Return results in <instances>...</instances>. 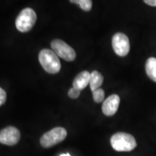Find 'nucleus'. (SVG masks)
<instances>
[{
  "label": "nucleus",
  "instance_id": "1",
  "mask_svg": "<svg viewBox=\"0 0 156 156\" xmlns=\"http://www.w3.org/2000/svg\"><path fill=\"white\" fill-rule=\"evenodd\" d=\"M38 60L46 73L56 74L61 69V63L58 56L52 50L47 48L42 49L39 53Z\"/></svg>",
  "mask_w": 156,
  "mask_h": 156
},
{
  "label": "nucleus",
  "instance_id": "2",
  "mask_svg": "<svg viewBox=\"0 0 156 156\" xmlns=\"http://www.w3.org/2000/svg\"><path fill=\"white\" fill-rule=\"evenodd\" d=\"M111 145L118 152H129L136 146V142L131 134L125 132H118L111 138Z\"/></svg>",
  "mask_w": 156,
  "mask_h": 156
},
{
  "label": "nucleus",
  "instance_id": "3",
  "mask_svg": "<svg viewBox=\"0 0 156 156\" xmlns=\"http://www.w3.org/2000/svg\"><path fill=\"white\" fill-rule=\"evenodd\" d=\"M37 15L36 12L31 8H25L20 12L15 20V25L17 30L22 33L30 31L36 22Z\"/></svg>",
  "mask_w": 156,
  "mask_h": 156
},
{
  "label": "nucleus",
  "instance_id": "4",
  "mask_svg": "<svg viewBox=\"0 0 156 156\" xmlns=\"http://www.w3.org/2000/svg\"><path fill=\"white\" fill-rule=\"evenodd\" d=\"M67 130L63 127H55L45 133L40 140L41 145L45 148L56 145L67 137Z\"/></svg>",
  "mask_w": 156,
  "mask_h": 156
},
{
  "label": "nucleus",
  "instance_id": "5",
  "mask_svg": "<svg viewBox=\"0 0 156 156\" xmlns=\"http://www.w3.org/2000/svg\"><path fill=\"white\" fill-rule=\"evenodd\" d=\"M51 46L54 53L65 61L73 62L75 59V51L62 40L60 39L53 40L51 43Z\"/></svg>",
  "mask_w": 156,
  "mask_h": 156
},
{
  "label": "nucleus",
  "instance_id": "6",
  "mask_svg": "<svg viewBox=\"0 0 156 156\" xmlns=\"http://www.w3.org/2000/svg\"><path fill=\"white\" fill-rule=\"evenodd\" d=\"M112 46L117 55L125 56L129 52V40L126 35L122 33H117L112 38Z\"/></svg>",
  "mask_w": 156,
  "mask_h": 156
},
{
  "label": "nucleus",
  "instance_id": "7",
  "mask_svg": "<svg viewBox=\"0 0 156 156\" xmlns=\"http://www.w3.org/2000/svg\"><path fill=\"white\" fill-rule=\"evenodd\" d=\"M20 140V131L15 126H7L0 131V143L6 145H15Z\"/></svg>",
  "mask_w": 156,
  "mask_h": 156
},
{
  "label": "nucleus",
  "instance_id": "8",
  "mask_svg": "<svg viewBox=\"0 0 156 156\" xmlns=\"http://www.w3.org/2000/svg\"><path fill=\"white\" fill-rule=\"evenodd\" d=\"M120 103V98L118 95H110L103 101L102 112L106 116H111L116 114Z\"/></svg>",
  "mask_w": 156,
  "mask_h": 156
},
{
  "label": "nucleus",
  "instance_id": "9",
  "mask_svg": "<svg viewBox=\"0 0 156 156\" xmlns=\"http://www.w3.org/2000/svg\"><path fill=\"white\" fill-rule=\"evenodd\" d=\"M90 73L87 71H83L79 73L74 79L73 85V87L82 90L90 83Z\"/></svg>",
  "mask_w": 156,
  "mask_h": 156
},
{
  "label": "nucleus",
  "instance_id": "10",
  "mask_svg": "<svg viewBox=\"0 0 156 156\" xmlns=\"http://www.w3.org/2000/svg\"><path fill=\"white\" fill-rule=\"evenodd\" d=\"M103 83V76L98 71H93L90 73V87L92 91L98 89Z\"/></svg>",
  "mask_w": 156,
  "mask_h": 156
},
{
  "label": "nucleus",
  "instance_id": "11",
  "mask_svg": "<svg viewBox=\"0 0 156 156\" xmlns=\"http://www.w3.org/2000/svg\"><path fill=\"white\" fill-rule=\"evenodd\" d=\"M145 70L148 77L153 81L156 82V58H148L145 64Z\"/></svg>",
  "mask_w": 156,
  "mask_h": 156
},
{
  "label": "nucleus",
  "instance_id": "12",
  "mask_svg": "<svg viewBox=\"0 0 156 156\" xmlns=\"http://www.w3.org/2000/svg\"><path fill=\"white\" fill-rule=\"evenodd\" d=\"M70 2L77 4L81 7V9L84 11L88 12L92 8L93 2L90 0H72Z\"/></svg>",
  "mask_w": 156,
  "mask_h": 156
},
{
  "label": "nucleus",
  "instance_id": "13",
  "mask_svg": "<svg viewBox=\"0 0 156 156\" xmlns=\"http://www.w3.org/2000/svg\"><path fill=\"white\" fill-rule=\"evenodd\" d=\"M93 92V100L95 103H101L103 101L105 97V92L103 89L98 88L95 90Z\"/></svg>",
  "mask_w": 156,
  "mask_h": 156
},
{
  "label": "nucleus",
  "instance_id": "14",
  "mask_svg": "<svg viewBox=\"0 0 156 156\" xmlns=\"http://www.w3.org/2000/svg\"><path fill=\"white\" fill-rule=\"evenodd\" d=\"M80 94V90L75 88V87H72L71 89H69V92H68V95L69 98L73 99L77 98L79 97Z\"/></svg>",
  "mask_w": 156,
  "mask_h": 156
},
{
  "label": "nucleus",
  "instance_id": "15",
  "mask_svg": "<svg viewBox=\"0 0 156 156\" xmlns=\"http://www.w3.org/2000/svg\"><path fill=\"white\" fill-rule=\"evenodd\" d=\"M6 99H7V93L2 87H0V106L5 103Z\"/></svg>",
  "mask_w": 156,
  "mask_h": 156
},
{
  "label": "nucleus",
  "instance_id": "16",
  "mask_svg": "<svg viewBox=\"0 0 156 156\" xmlns=\"http://www.w3.org/2000/svg\"><path fill=\"white\" fill-rule=\"evenodd\" d=\"M144 2L152 7H156V0H145Z\"/></svg>",
  "mask_w": 156,
  "mask_h": 156
},
{
  "label": "nucleus",
  "instance_id": "17",
  "mask_svg": "<svg viewBox=\"0 0 156 156\" xmlns=\"http://www.w3.org/2000/svg\"><path fill=\"white\" fill-rule=\"evenodd\" d=\"M60 156H71V155H70L69 153H66V154H62Z\"/></svg>",
  "mask_w": 156,
  "mask_h": 156
}]
</instances>
